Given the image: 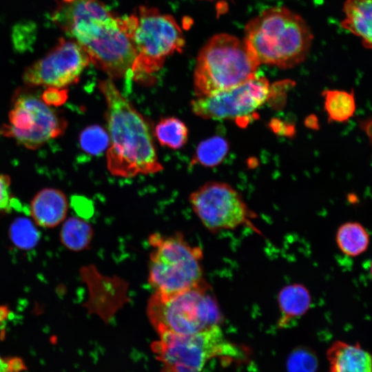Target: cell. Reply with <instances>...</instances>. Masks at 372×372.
<instances>
[{
	"instance_id": "obj_1",
	"label": "cell",
	"mask_w": 372,
	"mask_h": 372,
	"mask_svg": "<svg viewBox=\"0 0 372 372\" xmlns=\"http://www.w3.org/2000/svg\"><path fill=\"white\" fill-rule=\"evenodd\" d=\"M52 19L111 80L131 76L135 52L124 17L101 0H60Z\"/></svg>"
},
{
	"instance_id": "obj_2",
	"label": "cell",
	"mask_w": 372,
	"mask_h": 372,
	"mask_svg": "<svg viewBox=\"0 0 372 372\" xmlns=\"http://www.w3.org/2000/svg\"><path fill=\"white\" fill-rule=\"evenodd\" d=\"M99 87L106 103L105 118L110 137L106 158L110 174L130 178L162 171L163 167L144 117L111 79L100 81Z\"/></svg>"
},
{
	"instance_id": "obj_3",
	"label": "cell",
	"mask_w": 372,
	"mask_h": 372,
	"mask_svg": "<svg viewBox=\"0 0 372 372\" xmlns=\"http://www.w3.org/2000/svg\"><path fill=\"white\" fill-rule=\"evenodd\" d=\"M312 40L303 19L282 7L267 9L252 19L245 27L243 39L260 64L282 69L304 60Z\"/></svg>"
},
{
	"instance_id": "obj_4",
	"label": "cell",
	"mask_w": 372,
	"mask_h": 372,
	"mask_svg": "<svg viewBox=\"0 0 372 372\" xmlns=\"http://www.w3.org/2000/svg\"><path fill=\"white\" fill-rule=\"evenodd\" d=\"M260 65L243 40L216 34L198 53L194 92L197 97L205 96L236 87L254 78Z\"/></svg>"
},
{
	"instance_id": "obj_5",
	"label": "cell",
	"mask_w": 372,
	"mask_h": 372,
	"mask_svg": "<svg viewBox=\"0 0 372 372\" xmlns=\"http://www.w3.org/2000/svg\"><path fill=\"white\" fill-rule=\"evenodd\" d=\"M147 313L159 335L195 333L220 325L222 321L218 303L205 280L174 293L154 291L149 298Z\"/></svg>"
},
{
	"instance_id": "obj_6",
	"label": "cell",
	"mask_w": 372,
	"mask_h": 372,
	"mask_svg": "<svg viewBox=\"0 0 372 372\" xmlns=\"http://www.w3.org/2000/svg\"><path fill=\"white\" fill-rule=\"evenodd\" d=\"M124 20L135 52L131 72L134 79L151 76L161 69L169 56L183 50V33L172 16L141 6Z\"/></svg>"
},
{
	"instance_id": "obj_7",
	"label": "cell",
	"mask_w": 372,
	"mask_h": 372,
	"mask_svg": "<svg viewBox=\"0 0 372 372\" xmlns=\"http://www.w3.org/2000/svg\"><path fill=\"white\" fill-rule=\"evenodd\" d=\"M148 282L155 292L169 294L194 287L203 277V251L180 232L154 233L149 237Z\"/></svg>"
},
{
	"instance_id": "obj_8",
	"label": "cell",
	"mask_w": 372,
	"mask_h": 372,
	"mask_svg": "<svg viewBox=\"0 0 372 372\" xmlns=\"http://www.w3.org/2000/svg\"><path fill=\"white\" fill-rule=\"evenodd\" d=\"M152 348L165 372H200L212 358L243 361L248 353L244 347L228 341L220 325L187 335H160Z\"/></svg>"
},
{
	"instance_id": "obj_9",
	"label": "cell",
	"mask_w": 372,
	"mask_h": 372,
	"mask_svg": "<svg viewBox=\"0 0 372 372\" xmlns=\"http://www.w3.org/2000/svg\"><path fill=\"white\" fill-rule=\"evenodd\" d=\"M66 126L65 120L41 99L18 90L12 98L9 123L3 125L1 132L28 149H37L61 136Z\"/></svg>"
},
{
	"instance_id": "obj_10",
	"label": "cell",
	"mask_w": 372,
	"mask_h": 372,
	"mask_svg": "<svg viewBox=\"0 0 372 372\" xmlns=\"http://www.w3.org/2000/svg\"><path fill=\"white\" fill-rule=\"evenodd\" d=\"M189 202L204 227L216 233L249 223L254 214L240 193L221 182H208L193 192Z\"/></svg>"
},
{
	"instance_id": "obj_11",
	"label": "cell",
	"mask_w": 372,
	"mask_h": 372,
	"mask_svg": "<svg viewBox=\"0 0 372 372\" xmlns=\"http://www.w3.org/2000/svg\"><path fill=\"white\" fill-rule=\"evenodd\" d=\"M269 88L268 80L256 74L232 88L196 97L190 105L193 113L203 118L232 119L242 125L266 101Z\"/></svg>"
},
{
	"instance_id": "obj_12",
	"label": "cell",
	"mask_w": 372,
	"mask_h": 372,
	"mask_svg": "<svg viewBox=\"0 0 372 372\" xmlns=\"http://www.w3.org/2000/svg\"><path fill=\"white\" fill-rule=\"evenodd\" d=\"M90 63L88 54L79 43L61 38L45 56L26 68L23 80L28 86L65 88L76 83Z\"/></svg>"
},
{
	"instance_id": "obj_13",
	"label": "cell",
	"mask_w": 372,
	"mask_h": 372,
	"mask_svg": "<svg viewBox=\"0 0 372 372\" xmlns=\"http://www.w3.org/2000/svg\"><path fill=\"white\" fill-rule=\"evenodd\" d=\"M68 202L63 192L45 188L38 192L30 204V214L39 226L52 228L62 223L66 216Z\"/></svg>"
},
{
	"instance_id": "obj_14",
	"label": "cell",
	"mask_w": 372,
	"mask_h": 372,
	"mask_svg": "<svg viewBox=\"0 0 372 372\" xmlns=\"http://www.w3.org/2000/svg\"><path fill=\"white\" fill-rule=\"evenodd\" d=\"M327 355L329 372H372V355L358 343L335 342Z\"/></svg>"
},
{
	"instance_id": "obj_15",
	"label": "cell",
	"mask_w": 372,
	"mask_h": 372,
	"mask_svg": "<svg viewBox=\"0 0 372 372\" xmlns=\"http://www.w3.org/2000/svg\"><path fill=\"white\" fill-rule=\"evenodd\" d=\"M342 28L361 41L364 48L372 49V0H344Z\"/></svg>"
},
{
	"instance_id": "obj_16",
	"label": "cell",
	"mask_w": 372,
	"mask_h": 372,
	"mask_svg": "<svg viewBox=\"0 0 372 372\" xmlns=\"http://www.w3.org/2000/svg\"><path fill=\"white\" fill-rule=\"evenodd\" d=\"M278 302L280 312L278 325L282 328L307 313L311 303V297L304 286L295 283L280 290Z\"/></svg>"
},
{
	"instance_id": "obj_17",
	"label": "cell",
	"mask_w": 372,
	"mask_h": 372,
	"mask_svg": "<svg viewBox=\"0 0 372 372\" xmlns=\"http://www.w3.org/2000/svg\"><path fill=\"white\" fill-rule=\"evenodd\" d=\"M94 237V229L85 220L78 217L67 219L61 229L62 244L68 249L79 251L87 249Z\"/></svg>"
},
{
	"instance_id": "obj_18",
	"label": "cell",
	"mask_w": 372,
	"mask_h": 372,
	"mask_svg": "<svg viewBox=\"0 0 372 372\" xmlns=\"http://www.w3.org/2000/svg\"><path fill=\"white\" fill-rule=\"evenodd\" d=\"M336 242L343 254L349 256H356L364 252L367 249L369 244V235L360 223L348 222L338 228Z\"/></svg>"
},
{
	"instance_id": "obj_19",
	"label": "cell",
	"mask_w": 372,
	"mask_h": 372,
	"mask_svg": "<svg viewBox=\"0 0 372 372\" xmlns=\"http://www.w3.org/2000/svg\"><path fill=\"white\" fill-rule=\"evenodd\" d=\"M154 135L161 145L173 149H178L187 142L188 128L176 117H165L156 124Z\"/></svg>"
},
{
	"instance_id": "obj_20",
	"label": "cell",
	"mask_w": 372,
	"mask_h": 372,
	"mask_svg": "<svg viewBox=\"0 0 372 372\" xmlns=\"http://www.w3.org/2000/svg\"><path fill=\"white\" fill-rule=\"evenodd\" d=\"M324 107L329 119L335 122L348 121L355 111L353 92L328 90L323 93Z\"/></svg>"
},
{
	"instance_id": "obj_21",
	"label": "cell",
	"mask_w": 372,
	"mask_h": 372,
	"mask_svg": "<svg viewBox=\"0 0 372 372\" xmlns=\"http://www.w3.org/2000/svg\"><path fill=\"white\" fill-rule=\"evenodd\" d=\"M229 149L228 141L220 136H213L197 146L192 164L211 167L220 164Z\"/></svg>"
},
{
	"instance_id": "obj_22",
	"label": "cell",
	"mask_w": 372,
	"mask_h": 372,
	"mask_svg": "<svg viewBox=\"0 0 372 372\" xmlns=\"http://www.w3.org/2000/svg\"><path fill=\"white\" fill-rule=\"evenodd\" d=\"M10 237L18 248L29 249L37 244L40 236L31 220L26 218H19L10 226Z\"/></svg>"
},
{
	"instance_id": "obj_23",
	"label": "cell",
	"mask_w": 372,
	"mask_h": 372,
	"mask_svg": "<svg viewBox=\"0 0 372 372\" xmlns=\"http://www.w3.org/2000/svg\"><path fill=\"white\" fill-rule=\"evenodd\" d=\"M79 144L85 152L91 155H99L109 147L108 132L98 125L88 126L80 134Z\"/></svg>"
},
{
	"instance_id": "obj_24",
	"label": "cell",
	"mask_w": 372,
	"mask_h": 372,
	"mask_svg": "<svg viewBox=\"0 0 372 372\" xmlns=\"http://www.w3.org/2000/svg\"><path fill=\"white\" fill-rule=\"evenodd\" d=\"M318 366L316 354L307 347L293 349L287 361L288 372H316Z\"/></svg>"
},
{
	"instance_id": "obj_25",
	"label": "cell",
	"mask_w": 372,
	"mask_h": 372,
	"mask_svg": "<svg viewBox=\"0 0 372 372\" xmlns=\"http://www.w3.org/2000/svg\"><path fill=\"white\" fill-rule=\"evenodd\" d=\"M10 187V177L0 174V211H8L12 207L14 199L12 197Z\"/></svg>"
},
{
	"instance_id": "obj_26",
	"label": "cell",
	"mask_w": 372,
	"mask_h": 372,
	"mask_svg": "<svg viewBox=\"0 0 372 372\" xmlns=\"http://www.w3.org/2000/svg\"><path fill=\"white\" fill-rule=\"evenodd\" d=\"M68 92L64 88L48 87L41 96V100L48 105L58 106L67 99Z\"/></svg>"
},
{
	"instance_id": "obj_27",
	"label": "cell",
	"mask_w": 372,
	"mask_h": 372,
	"mask_svg": "<svg viewBox=\"0 0 372 372\" xmlns=\"http://www.w3.org/2000/svg\"><path fill=\"white\" fill-rule=\"evenodd\" d=\"M8 363L10 372H17L25 369L24 364L19 358H12L8 362Z\"/></svg>"
},
{
	"instance_id": "obj_28",
	"label": "cell",
	"mask_w": 372,
	"mask_h": 372,
	"mask_svg": "<svg viewBox=\"0 0 372 372\" xmlns=\"http://www.w3.org/2000/svg\"><path fill=\"white\" fill-rule=\"evenodd\" d=\"M10 311L6 305L0 306V322L8 318Z\"/></svg>"
},
{
	"instance_id": "obj_29",
	"label": "cell",
	"mask_w": 372,
	"mask_h": 372,
	"mask_svg": "<svg viewBox=\"0 0 372 372\" xmlns=\"http://www.w3.org/2000/svg\"><path fill=\"white\" fill-rule=\"evenodd\" d=\"M0 372H10L8 363L0 357Z\"/></svg>"
},
{
	"instance_id": "obj_30",
	"label": "cell",
	"mask_w": 372,
	"mask_h": 372,
	"mask_svg": "<svg viewBox=\"0 0 372 372\" xmlns=\"http://www.w3.org/2000/svg\"><path fill=\"white\" fill-rule=\"evenodd\" d=\"M370 273H371V275L372 276V262H371V267H370Z\"/></svg>"
},
{
	"instance_id": "obj_31",
	"label": "cell",
	"mask_w": 372,
	"mask_h": 372,
	"mask_svg": "<svg viewBox=\"0 0 372 372\" xmlns=\"http://www.w3.org/2000/svg\"><path fill=\"white\" fill-rule=\"evenodd\" d=\"M207 1H213V0H207Z\"/></svg>"
}]
</instances>
